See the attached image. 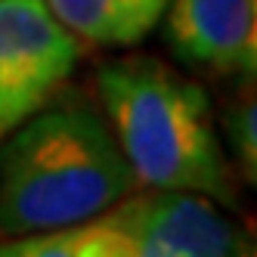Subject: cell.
Here are the masks:
<instances>
[{"label":"cell","instance_id":"5b68a950","mask_svg":"<svg viewBox=\"0 0 257 257\" xmlns=\"http://www.w3.org/2000/svg\"><path fill=\"white\" fill-rule=\"evenodd\" d=\"M161 19L180 65L208 78H254L257 0H168Z\"/></svg>","mask_w":257,"mask_h":257},{"label":"cell","instance_id":"8992f818","mask_svg":"<svg viewBox=\"0 0 257 257\" xmlns=\"http://www.w3.org/2000/svg\"><path fill=\"white\" fill-rule=\"evenodd\" d=\"M50 13L90 47H134L146 41L168 0H47Z\"/></svg>","mask_w":257,"mask_h":257},{"label":"cell","instance_id":"52a82bcc","mask_svg":"<svg viewBox=\"0 0 257 257\" xmlns=\"http://www.w3.org/2000/svg\"><path fill=\"white\" fill-rule=\"evenodd\" d=\"M220 127H223V140L238 168V177L248 186H254L257 183V102L254 96L248 93L242 99H235L223 112Z\"/></svg>","mask_w":257,"mask_h":257},{"label":"cell","instance_id":"3957f363","mask_svg":"<svg viewBox=\"0 0 257 257\" xmlns=\"http://www.w3.org/2000/svg\"><path fill=\"white\" fill-rule=\"evenodd\" d=\"M254 238L223 205L137 186L71 226L0 238V257H251Z\"/></svg>","mask_w":257,"mask_h":257},{"label":"cell","instance_id":"6da1fadb","mask_svg":"<svg viewBox=\"0 0 257 257\" xmlns=\"http://www.w3.org/2000/svg\"><path fill=\"white\" fill-rule=\"evenodd\" d=\"M137 186L105 115L56 93L0 137V238L81 223Z\"/></svg>","mask_w":257,"mask_h":257},{"label":"cell","instance_id":"7a4b0ae2","mask_svg":"<svg viewBox=\"0 0 257 257\" xmlns=\"http://www.w3.org/2000/svg\"><path fill=\"white\" fill-rule=\"evenodd\" d=\"M96 93L140 186L198 192L238 211V180L201 84L155 56H121L99 65Z\"/></svg>","mask_w":257,"mask_h":257},{"label":"cell","instance_id":"277c9868","mask_svg":"<svg viewBox=\"0 0 257 257\" xmlns=\"http://www.w3.org/2000/svg\"><path fill=\"white\" fill-rule=\"evenodd\" d=\"M81 53L47 0H0V137L59 93Z\"/></svg>","mask_w":257,"mask_h":257}]
</instances>
